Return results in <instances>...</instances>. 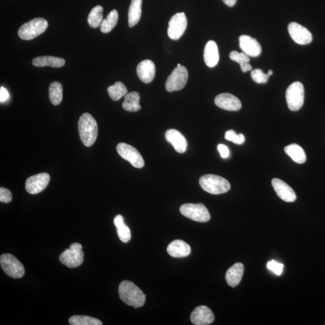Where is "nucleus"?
Segmentation results:
<instances>
[{"mask_svg": "<svg viewBox=\"0 0 325 325\" xmlns=\"http://www.w3.org/2000/svg\"><path fill=\"white\" fill-rule=\"evenodd\" d=\"M119 295L127 305L137 309L145 304L146 295L133 282L123 281L119 285Z\"/></svg>", "mask_w": 325, "mask_h": 325, "instance_id": "obj_1", "label": "nucleus"}, {"mask_svg": "<svg viewBox=\"0 0 325 325\" xmlns=\"http://www.w3.org/2000/svg\"><path fill=\"white\" fill-rule=\"evenodd\" d=\"M78 126L79 134L84 145L90 147L94 145L98 132V124L94 118L85 113L79 119Z\"/></svg>", "mask_w": 325, "mask_h": 325, "instance_id": "obj_2", "label": "nucleus"}, {"mask_svg": "<svg viewBox=\"0 0 325 325\" xmlns=\"http://www.w3.org/2000/svg\"><path fill=\"white\" fill-rule=\"evenodd\" d=\"M199 182L203 191L212 195L227 193L231 189V185L228 181L218 175H203L200 178Z\"/></svg>", "mask_w": 325, "mask_h": 325, "instance_id": "obj_3", "label": "nucleus"}, {"mask_svg": "<svg viewBox=\"0 0 325 325\" xmlns=\"http://www.w3.org/2000/svg\"><path fill=\"white\" fill-rule=\"evenodd\" d=\"M48 26L49 24L46 19L42 18H34L19 28L18 35L23 40H32L44 33Z\"/></svg>", "mask_w": 325, "mask_h": 325, "instance_id": "obj_4", "label": "nucleus"}, {"mask_svg": "<svg viewBox=\"0 0 325 325\" xmlns=\"http://www.w3.org/2000/svg\"><path fill=\"white\" fill-rule=\"evenodd\" d=\"M59 260L62 264L67 267L75 268L80 266L84 261L83 247L78 243H74L69 249L61 254Z\"/></svg>", "mask_w": 325, "mask_h": 325, "instance_id": "obj_5", "label": "nucleus"}, {"mask_svg": "<svg viewBox=\"0 0 325 325\" xmlns=\"http://www.w3.org/2000/svg\"><path fill=\"white\" fill-rule=\"evenodd\" d=\"M180 211L184 216L197 222H207L210 219L208 209L202 203H185L181 206Z\"/></svg>", "mask_w": 325, "mask_h": 325, "instance_id": "obj_6", "label": "nucleus"}, {"mask_svg": "<svg viewBox=\"0 0 325 325\" xmlns=\"http://www.w3.org/2000/svg\"><path fill=\"white\" fill-rule=\"evenodd\" d=\"M0 264L4 272L11 278L18 279L24 275L23 264L12 254H2L0 257Z\"/></svg>", "mask_w": 325, "mask_h": 325, "instance_id": "obj_7", "label": "nucleus"}, {"mask_svg": "<svg viewBox=\"0 0 325 325\" xmlns=\"http://www.w3.org/2000/svg\"><path fill=\"white\" fill-rule=\"evenodd\" d=\"M285 98L288 107L292 111H298L303 106L304 87L301 82L296 81L290 84L286 90Z\"/></svg>", "mask_w": 325, "mask_h": 325, "instance_id": "obj_8", "label": "nucleus"}, {"mask_svg": "<svg viewBox=\"0 0 325 325\" xmlns=\"http://www.w3.org/2000/svg\"><path fill=\"white\" fill-rule=\"evenodd\" d=\"M188 80L186 67L181 65L177 66L169 76L166 82V89L169 92L179 91L186 86Z\"/></svg>", "mask_w": 325, "mask_h": 325, "instance_id": "obj_9", "label": "nucleus"}, {"mask_svg": "<svg viewBox=\"0 0 325 325\" xmlns=\"http://www.w3.org/2000/svg\"><path fill=\"white\" fill-rule=\"evenodd\" d=\"M117 149L119 155L134 168H142L145 165L142 155L133 146L126 143H120L117 145Z\"/></svg>", "mask_w": 325, "mask_h": 325, "instance_id": "obj_10", "label": "nucleus"}, {"mask_svg": "<svg viewBox=\"0 0 325 325\" xmlns=\"http://www.w3.org/2000/svg\"><path fill=\"white\" fill-rule=\"evenodd\" d=\"M188 21L185 13L175 14L169 22L168 35L172 40H179L187 29Z\"/></svg>", "mask_w": 325, "mask_h": 325, "instance_id": "obj_11", "label": "nucleus"}, {"mask_svg": "<svg viewBox=\"0 0 325 325\" xmlns=\"http://www.w3.org/2000/svg\"><path fill=\"white\" fill-rule=\"evenodd\" d=\"M50 176L47 173H41L30 177L25 182L28 193L35 195L41 193L49 185Z\"/></svg>", "mask_w": 325, "mask_h": 325, "instance_id": "obj_12", "label": "nucleus"}, {"mask_svg": "<svg viewBox=\"0 0 325 325\" xmlns=\"http://www.w3.org/2000/svg\"><path fill=\"white\" fill-rule=\"evenodd\" d=\"M288 30L296 43L304 45L309 44L313 40L312 34L306 28L301 24L292 22L288 26Z\"/></svg>", "mask_w": 325, "mask_h": 325, "instance_id": "obj_13", "label": "nucleus"}, {"mask_svg": "<svg viewBox=\"0 0 325 325\" xmlns=\"http://www.w3.org/2000/svg\"><path fill=\"white\" fill-rule=\"evenodd\" d=\"M191 321L195 325H210L214 321V314L208 307L202 305L192 312Z\"/></svg>", "mask_w": 325, "mask_h": 325, "instance_id": "obj_14", "label": "nucleus"}, {"mask_svg": "<svg viewBox=\"0 0 325 325\" xmlns=\"http://www.w3.org/2000/svg\"><path fill=\"white\" fill-rule=\"evenodd\" d=\"M214 103L219 108L228 111H238L242 108V103L239 99L228 93L217 95L214 99Z\"/></svg>", "mask_w": 325, "mask_h": 325, "instance_id": "obj_15", "label": "nucleus"}, {"mask_svg": "<svg viewBox=\"0 0 325 325\" xmlns=\"http://www.w3.org/2000/svg\"><path fill=\"white\" fill-rule=\"evenodd\" d=\"M240 48L243 52L250 57H258L261 53V47L257 39L248 35H242L239 38Z\"/></svg>", "mask_w": 325, "mask_h": 325, "instance_id": "obj_16", "label": "nucleus"}, {"mask_svg": "<svg viewBox=\"0 0 325 325\" xmlns=\"http://www.w3.org/2000/svg\"><path fill=\"white\" fill-rule=\"evenodd\" d=\"M272 185L279 198L287 202H293L296 199V195L293 189L283 181L273 179Z\"/></svg>", "mask_w": 325, "mask_h": 325, "instance_id": "obj_17", "label": "nucleus"}, {"mask_svg": "<svg viewBox=\"0 0 325 325\" xmlns=\"http://www.w3.org/2000/svg\"><path fill=\"white\" fill-rule=\"evenodd\" d=\"M167 141L174 146L175 150L179 153H184L187 150L188 143L186 138L177 130L169 129L165 132Z\"/></svg>", "mask_w": 325, "mask_h": 325, "instance_id": "obj_18", "label": "nucleus"}, {"mask_svg": "<svg viewBox=\"0 0 325 325\" xmlns=\"http://www.w3.org/2000/svg\"><path fill=\"white\" fill-rule=\"evenodd\" d=\"M137 74L144 83H150L155 75V66L154 62L150 60L141 62L137 66Z\"/></svg>", "mask_w": 325, "mask_h": 325, "instance_id": "obj_19", "label": "nucleus"}, {"mask_svg": "<svg viewBox=\"0 0 325 325\" xmlns=\"http://www.w3.org/2000/svg\"><path fill=\"white\" fill-rule=\"evenodd\" d=\"M167 252L175 258L188 257L191 253V248L187 243L182 240H175L167 248Z\"/></svg>", "mask_w": 325, "mask_h": 325, "instance_id": "obj_20", "label": "nucleus"}, {"mask_svg": "<svg viewBox=\"0 0 325 325\" xmlns=\"http://www.w3.org/2000/svg\"><path fill=\"white\" fill-rule=\"evenodd\" d=\"M203 59L207 66L210 67L216 66L219 61L218 47L215 42L209 41L205 45L203 52Z\"/></svg>", "mask_w": 325, "mask_h": 325, "instance_id": "obj_21", "label": "nucleus"}, {"mask_svg": "<svg viewBox=\"0 0 325 325\" xmlns=\"http://www.w3.org/2000/svg\"><path fill=\"white\" fill-rule=\"evenodd\" d=\"M244 273V265L241 262H237L232 265L226 273L225 279L231 287H236L242 280Z\"/></svg>", "mask_w": 325, "mask_h": 325, "instance_id": "obj_22", "label": "nucleus"}, {"mask_svg": "<svg viewBox=\"0 0 325 325\" xmlns=\"http://www.w3.org/2000/svg\"><path fill=\"white\" fill-rule=\"evenodd\" d=\"M32 64L33 66L36 67H61L64 66L65 61L63 58L45 56L34 59Z\"/></svg>", "mask_w": 325, "mask_h": 325, "instance_id": "obj_23", "label": "nucleus"}, {"mask_svg": "<svg viewBox=\"0 0 325 325\" xmlns=\"http://www.w3.org/2000/svg\"><path fill=\"white\" fill-rule=\"evenodd\" d=\"M142 0H131L128 13L129 27H134L139 22L142 15Z\"/></svg>", "mask_w": 325, "mask_h": 325, "instance_id": "obj_24", "label": "nucleus"}, {"mask_svg": "<svg viewBox=\"0 0 325 325\" xmlns=\"http://www.w3.org/2000/svg\"><path fill=\"white\" fill-rule=\"evenodd\" d=\"M140 95L137 92L128 93L124 97L123 103V109L126 111L136 112L141 109L140 105Z\"/></svg>", "mask_w": 325, "mask_h": 325, "instance_id": "obj_25", "label": "nucleus"}, {"mask_svg": "<svg viewBox=\"0 0 325 325\" xmlns=\"http://www.w3.org/2000/svg\"><path fill=\"white\" fill-rule=\"evenodd\" d=\"M284 151L294 162L298 164H303L307 160L306 154L303 149L297 144L293 143L285 146Z\"/></svg>", "mask_w": 325, "mask_h": 325, "instance_id": "obj_26", "label": "nucleus"}, {"mask_svg": "<svg viewBox=\"0 0 325 325\" xmlns=\"http://www.w3.org/2000/svg\"><path fill=\"white\" fill-rule=\"evenodd\" d=\"M114 224L117 229L119 238L124 243H127L131 239V231L128 226L124 223V217L119 214L114 219Z\"/></svg>", "mask_w": 325, "mask_h": 325, "instance_id": "obj_27", "label": "nucleus"}, {"mask_svg": "<svg viewBox=\"0 0 325 325\" xmlns=\"http://www.w3.org/2000/svg\"><path fill=\"white\" fill-rule=\"evenodd\" d=\"M118 19L119 15L117 10H112L101 22L100 26L101 32L104 33H108L111 32L117 25Z\"/></svg>", "mask_w": 325, "mask_h": 325, "instance_id": "obj_28", "label": "nucleus"}, {"mask_svg": "<svg viewBox=\"0 0 325 325\" xmlns=\"http://www.w3.org/2000/svg\"><path fill=\"white\" fill-rule=\"evenodd\" d=\"M230 58L232 61H235L240 64L242 72H247L252 70V66L249 64L250 61V56H248L247 54L233 51L230 54Z\"/></svg>", "mask_w": 325, "mask_h": 325, "instance_id": "obj_29", "label": "nucleus"}, {"mask_svg": "<svg viewBox=\"0 0 325 325\" xmlns=\"http://www.w3.org/2000/svg\"><path fill=\"white\" fill-rule=\"evenodd\" d=\"M49 97L53 105L58 106L61 103L63 98V87L60 83L55 81L50 84Z\"/></svg>", "mask_w": 325, "mask_h": 325, "instance_id": "obj_30", "label": "nucleus"}, {"mask_svg": "<svg viewBox=\"0 0 325 325\" xmlns=\"http://www.w3.org/2000/svg\"><path fill=\"white\" fill-rule=\"evenodd\" d=\"M107 92L110 97L114 101H118L123 97L128 94V90L127 87L122 83V82L118 81L114 84L110 86L107 88Z\"/></svg>", "mask_w": 325, "mask_h": 325, "instance_id": "obj_31", "label": "nucleus"}, {"mask_svg": "<svg viewBox=\"0 0 325 325\" xmlns=\"http://www.w3.org/2000/svg\"><path fill=\"white\" fill-rule=\"evenodd\" d=\"M103 8L101 5H97L92 8L88 16V24L92 28H98L100 26L103 20Z\"/></svg>", "mask_w": 325, "mask_h": 325, "instance_id": "obj_32", "label": "nucleus"}, {"mask_svg": "<svg viewBox=\"0 0 325 325\" xmlns=\"http://www.w3.org/2000/svg\"><path fill=\"white\" fill-rule=\"evenodd\" d=\"M71 325H102L103 323L98 319L87 316H73L69 319Z\"/></svg>", "mask_w": 325, "mask_h": 325, "instance_id": "obj_33", "label": "nucleus"}, {"mask_svg": "<svg viewBox=\"0 0 325 325\" xmlns=\"http://www.w3.org/2000/svg\"><path fill=\"white\" fill-rule=\"evenodd\" d=\"M225 138L226 140L230 141L237 145H242L245 141V137L243 134H237L233 130H228L225 132Z\"/></svg>", "mask_w": 325, "mask_h": 325, "instance_id": "obj_34", "label": "nucleus"}, {"mask_svg": "<svg viewBox=\"0 0 325 325\" xmlns=\"http://www.w3.org/2000/svg\"><path fill=\"white\" fill-rule=\"evenodd\" d=\"M253 80L257 83L262 84L267 83L269 75L267 73L262 72L260 69H256L252 70L251 73Z\"/></svg>", "mask_w": 325, "mask_h": 325, "instance_id": "obj_35", "label": "nucleus"}, {"mask_svg": "<svg viewBox=\"0 0 325 325\" xmlns=\"http://www.w3.org/2000/svg\"><path fill=\"white\" fill-rule=\"evenodd\" d=\"M267 267L273 273H275L277 275H281L282 272H283L284 265L279 263V262L272 260V261H268L267 264Z\"/></svg>", "mask_w": 325, "mask_h": 325, "instance_id": "obj_36", "label": "nucleus"}, {"mask_svg": "<svg viewBox=\"0 0 325 325\" xmlns=\"http://www.w3.org/2000/svg\"><path fill=\"white\" fill-rule=\"evenodd\" d=\"M12 194L7 189L0 188V201L4 203H8L12 201Z\"/></svg>", "mask_w": 325, "mask_h": 325, "instance_id": "obj_37", "label": "nucleus"}, {"mask_svg": "<svg viewBox=\"0 0 325 325\" xmlns=\"http://www.w3.org/2000/svg\"><path fill=\"white\" fill-rule=\"evenodd\" d=\"M217 150L219 152L220 156H221L223 159H227V158L230 156V150H229L227 146L223 145V144H219V145L217 146Z\"/></svg>", "mask_w": 325, "mask_h": 325, "instance_id": "obj_38", "label": "nucleus"}, {"mask_svg": "<svg viewBox=\"0 0 325 325\" xmlns=\"http://www.w3.org/2000/svg\"><path fill=\"white\" fill-rule=\"evenodd\" d=\"M9 97V94L6 89L4 87H1L0 89V101L1 103H4L5 101Z\"/></svg>", "mask_w": 325, "mask_h": 325, "instance_id": "obj_39", "label": "nucleus"}, {"mask_svg": "<svg viewBox=\"0 0 325 325\" xmlns=\"http://www.w3.org/2000/svg\"><path fill=\"white\" fill-rule=\"evenodd\" d=\"M226 5L229 7H233L236 4L237 0H222Z\"/></svg>", "mask_w": 325, "mask_h": 325, "instance_id": "obj_40", "label": "nucleus"}, {"mask_svg": "<svg viewBox=\"0 0 325 325\" xmlns=\"http://www.w3.org/2000/svg\"><path fill=\"white\" fill-rule=\"evenodd\" d=\"M267 74H268V75H269V76H270V75H272L273 74V71H272V70H268V72H267Z\"/></svg>", "mask_w": 325, "mask_h": 325, "instance_id": "obj_41", "label": "nucleus"}, {"mask_svg": "<svg viewBox=\"0 0 325 325\" xmlns=\"http://www.w3.org/2000/svg\"><path fill=\"white\" fill-rule=\"evenodd\" d=\"M181 66V65L179 64L177 65V66Z\"/></svg>", "mask_w": 325, "mask_h": 325, "instance_id": "obj_42", "label": "nucleus"}]
</instances>
